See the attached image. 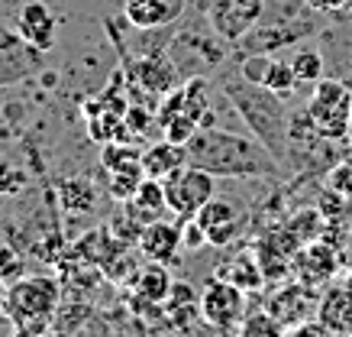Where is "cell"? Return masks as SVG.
Listing matches in <instances>:
<instances>
[{
    "label": "cell",
    "mask_w": 352,
    "mask_h": 337,
    "mask_svg": "<svg viewBox=\"0 0 352 337\" xmlns=\"http://www.w3.org/2000/svg\"><path fill=\"white\" fill-rule=\"evenodd\" d=\"M62 308V285L49 276H23L13 279L3 295V312L23 334H43L52 327V318Z\"/></svg>",
    "instance_id": "cell-4"
},
{
    "label": "cell",
    "mask_w": 352,
    "mask_h": 337,
    "mask_svg": "<svg viewBox=\"0 0 352 337\" xmlns=\"http://www.w3.org/2000/svg\"><path fill=\"white\" fill-rule=\"evenodd\" d=\"M268 312L285 325V331H291V327L298 325V321H304L307 315H314L317 312V302H314V289L304 283H285L278 285V292L272 295V302H268Z\"/></svg>",
    "instance_id": "cell-18"
},
{
    "label": "cell",
    "mask_w": 352,
    "mask_h": 337,
    "mask_svg": "<svg viewBox=\"0 0 352 337\" xmlns=\"http://www.w3.org/2000/svg\"><path fill=\"white\" fill-rule=\"evenodd\" d=\"M340 263H342V253L327 243V240H310L304 243L298 253H294V260H291V276L298 279V283L310 285V289H320L327 285L340 272Z\"/></svg>",
    "instance_id": "cell-10"
},
{
    "label": "cell",
    "mask_w": 352,
    "mask_h": 337,
    "mask_svg": "<svg viewBox=\"0 0 352 337\" xmlns=\"http://www.w3.org/2000/svg\"><path fill=\"white\" fill-rule=\"evenodd\" d=\"M342 10H349V13H352V0H346V7H342Z\"/></svg>",
    "instance_id": "cell-37"
},
{
    "label": "cell",
    "mask_w": 352,
    "mask_h": 337,
    "mask_svg": "<svg viewBox=\"0 0 352 337\" xmlns=\"http://www.w3.org/2000/svg\"><path fill=\"white\" fill-rule=\"evenodd\" d=\"M126 72L133 85H139L155 98H165L171 88H178V65L168 52H146L142 59L126 62Z\"/></svg>",
    "instance_id": "cell-14"
},
{
    "label": "cell",
    "mask_w": 352,
    "mask_h": 337,
    "mask_svg": "<svg viewBox=\"0 0 352 337\" xmlns=\"http://www.w3.org/2000/svg\"><path fill=\"white\" fill-rule=\"evenodd\" d=\"M314 318H320L323 327H327L330 334L352 337V292L346 285H330V289L317 298Z\"/></svg>",
    "instance_id": "cell-19"
},
{
    "label": "cell",
    "mask_w": 352,
    "mask_h": 337,
    "mask_svg": "<svg viewBox=\"0 0 352 337\" xmlns=\"http://www.w3.org/2000/svg\"><path fill=\"white\" fill-rule=\"evenodd\" d=\"M188 0H123V17L139 33H155L184 17Z\"/></svg>",
    "instance_id": "cell-15"
},
{
    "label": "cell",
    "mask_w": 352,
    "mask_h": 337,
    "mask_svg": "<svg viewBox=\"0 0 352 337\" xmlns=\"http://www.w3.org/2000/svg\"><path fill=\"white\" fill-rule=\"evenodd\" d=\"M58 201L68 214H91L97 207V188L85 178H65L58 182Z\"/></svg>",
    "instance_id": "cell-25"
},
{
    "label": "cell",
    "mask_w": 352,
    "mask_h": 337,
    "mask_svg": "<svg viewBox=\"0 0 352 337\" xmlns=\"http://www.w3.org/2000/svg\"><path fill=\"white\" fill-rule=\"evenodd\" d=\"M39 62H43L39 49L26 45L16 33L0 26V85H13V81L36 75Z\"/></svg>",
    "instance_id": "cell-16"
},
{
    "label": "cell",
    "mask_w": 352,
    "mask_h": 337,
    "mask_svg": "<svg viewBox=\"0 0 352 337\" xmlns=\"http://www.w3.org/2000/svg\"><path fill=\"white\" fill-rule=\"evenodd\" d=\"M182 165H188L184 143L162 140L142 152V172L149 175V178H165V175H171L175 169H182Z\"/></svg>",
    "instance_id": "cell-22"
},
{
    "label": "cell",
    "mask_w": 352,
    "mask_h": 337,
    "mask_svg": "<svg viewBox=\"0 0 352 337\" xmlns=\"http://www.w3.org/2000/svg\"><path fill=\"white\" fill-rule=\"evenodd\" d=\"M100 165H104L107 172H117V169H129V165H142V152L133 150L129 143L110 140V143H104V156H100Z\"/></svg>",
    "instance_id": "cell-28"
},
{
    "label": "cell",
    "mask_w": 352,
    "mask_h": 337,
    "mask_svg": "<svg viewBox=\"0 0 352 337\" xmlns=\"http://www.w3.org/2000/svg\"><path fill=\"white\" fill-rule=\"evenodd\" d=\"M201 318L217 331H239L245 318V292L230 279H207V289L201 292Z\"/></svg>",
    "instance_id": "cell-8"
},
{
    "label": "cell",
    "mask_w": 352,
    "mask_h": 337,
    "mask_svg": "<svg viewBox=\"0 0 352 337\" xmlns=\"http://www.w3.org/2000/svg\"><path fill=\"white\" fill-rule=\"evenodd\" d=\"M320 33V13L304 0H268L258 23L239 39V52H281Z\"/></svg>",
    "instance_id": "cell-3"
},
{
    "label": "cell",
    "mask_w": 352,
    "mask_h": 337,
    "mask_svg": "<svg viewBox=\"0 0 352 337\" xmlns=\"http://www.w3.org/2000/svg\"><path fill=\"white\" fill-rule=\"evenodd\" d=\"M194 221L204 227L207 234V243L210 247H230L239 234H245V224H249V214L243 207H236L233 201L226 198H210L207 205L194 214Z\"/></svg>",
    "instance_id": "cell-11"
},
{
    "label": "cell",
    "mask_w": 352,
    "mask_h": 337,
    "mask_svg": "<svg viewBox=\"0 0 352 337\" xmlns=\"http://www.w3.org/2000/svg\"><path fill=\"white\" fill-rule=\"evenodd\" d=\"M327 185L352 198V163H346V159H342V163L333 165L330 172H327Z\"/></svg>",
    "instance_id": "cell-31"
},
{
    "label": "cell",
    "mask_w": 352,
    "mask_h": 337,
    "mask_svg": "<svg viewBox=\"0 0 352 337\" xmlns=\"http://www.w3.org/2000/svg\"><path fill=\"white\" fill-rule=\"evenodd\" d=\"M291 68H294V78L298 85H317L320 78H327V55L317 49V45H294V52L288 55Z\"/></svg>",
    "instance_id": "cell-24"
},
{
    "label": "cell",
    "mask_w": 352,
    "mask_h": 337,
    "mask_svg": "<svg viewBox=\"0 0 352 337\" xmlns=\"http://www.w3.org/2000/svg\"><path fill=\"white\" fill-rule=\"evenodd\" d=\"M13 23H16V36L26 45L39 49V52H49L55 39H58V17H55V10L45 0H26L16 10Z\"/></svg>",
    "instance_id": "cell-13"
},
{
    "label": "cell",
    "mask_w": 352,
    "mask_h": 337,
    "mask_svg": "<svg viewBox=\"0 0 352 337\" xmlns=\"http://www.w3.org/2000/svg\"><path fill=\"white\" fill-rule=\"evenodd\" d=\"M307 7H314L317 13H336L346 7V0H304Z\"/></svg>",
    "instance_id": "cell-35"
},
{
    "label": "cell",
    "mask_w": 352,
    "mask_h": 337,
    "mask_svg": "<svg viewBox=\"0 0 352 337\" xmlns=\"http://www.w3.org/2000/svg\"><path fill=\"white\" fill-rule=\"evenodd\" d=\"M239 334L252 337V334H285V325L278 321L268 308H256V312H245L243 325H239Z\"/></svg>",
    "instance_id": "cell-30"
},
{
    "label": "cell",
    "mask_w": 352,
    "mask_h": 337,
    "mask_svg": "<svg viewBox=\"0 0 352 337\" xmlns=\"http://www.w3.org/2000/svg\"><path fill=\"white\" fill-rule=\"evenodd\" d=\"M314 127L333 143H342L352 133V88L342 78H320L304 108Z\"/></svg>",
    "instance_id": "cell-6"
},
{
    "label": "cell",
    "mask_w": 352,
    "mask_h": 337,
    "mask_svg": "<svg viewBox=\"0 0 352 337\" xmlns=\"http://www.w3.org/2000/svg\"><path fill=\"white\" fill-rule=\"evenodd\" d=\"M285 227H288L291 234L300 240V247H304V243H310V240H320L323 218H320L317 207H298V214H291V218L285 221Z\"/></svg>",
    "instance_id": "cell-26"
},
{
    "label": "cell",
    "mask_w": 352,
    "mask_h": 337,
    "mask_svg": "<svg viewBox=\"0 0 352 337\" xmlns=\"http://www.w3.org/2000/svg\"><path fill=\"white\" fill-rule=\"evenodd\" d=\"M342 285H346V289H349V292H352V269L346 272V279H342Z\"/></svg>",
    "instance_id": "cell-36"
},
{
    "label": "cell",
    "mask_w": 352,
    "mask_h": 337,
    "mask_svg": "<svg viewBox=\"0 0 352 337\" xmlns=\"http://www.w3.org/2000/svg\"><path fill=\"white\" fill-rule=\"evenodd\" d=\"M184 150L188 163L214 178H275L281 165L252 133H230L223 127H201Z\"/></svg>",
    "instance_id": "cell-1"
},
{
    "label": "cell",
    "mask_w": 352,
    "mask_h": 337,
    "mask_svg": "<svg viewBox=\"0 0 352 337\" xmlns=\"http://www.w3.org/2000/svg\"><path fill=\"white\" fill-rule=\"evenodd\" d=\"M142 178H146L142 165H129V169H117V172H110V185L107 188H110V195L123 205V201H129V198L136 195V188L142 185Z\"/></svg>",
    "instance_id": "cell-29"
},
{
    "label": "cell",
    "mask_w": 352,
    "mask_h": 337,
    "mask_svg": "<svg viewBox=\"0 0 352 337\" xmlns=\"http://www.w3.org/2000/svg\"><path fill=\"white\" fill-rule=\"evenodd\" d=\"M142 227H146V221L139 218L136 211L123 201V207H117V214H113V221H110V230H113V237L120 240V243H139V234H142Z\"/></svg>",
    "instance_id": "cell-27"
},
{
    "label": "cell",
    "mask_w": 352,
    "mask_h": 337,
    "mask_svg": "<svg viewBox=\"0 0 352 337\" xmlns=\"http://www.w3.org/2000/svg\"><path fill=\"white\" fill-rule=\"evenodd\" d=\"M214 276L230 279V283L239 285L243 292H262V289H265V272H262V266H258L256 250L252 253H236L230 263L217 266Z\"/></svg>",
    "instance_id": "cell-21"
},
{
    "label": "cell",
    "mask_w": 352,
    "mask_h": 337,
    "mask_svg": "<svg viewBox=\"0 0 352 337\" xmlns=\"http://www.w3.org/2000/svg\"><path fill=\"white\" fill-rule=\"evenodd\" d=\"M207 110H210L207 81L204 78H188L184 85L171 88L168 94H165V104L159 108L155 120H159L165 140L188 143L194 133L201 130V120Z\"/></svg>",
    "instance_id": "cell-5"
},
{
    "label": "cell",
    "mask_w": 352,
    "mask_h": 337,
    "mask_svg": "<svg viewBox=\"0 0 352 337\" xmlns=\"http://www.w3.org/2000/svg\"><path fill=\"white\" fill-rule=\"evenodd\" d=\"M223 94L233 101L236 114L245 120V130L252 133L278 163H285L288 159V120H291L285 98L262 85L245 81L243 75L230 78L223 85Z\"/></svg>",
    "instance_id": "cell-2"
},
{
    "label": "cell",
    "mask_w": 352,
    "mask_h": 337,
    "mask_svg": "<svg viewBox=\"0 0 352 337\" xmlns=\"http://www.w3.org/2000/svg\"><path fill=\"white\" fill-rule=\"evenodd\" d=\"M133 211H136L139 218L146 221H162V218H168L171 211H168V201H165V185H162V178H142V185L136 188V195L126 201Z\"/></svg>",
    "instance_id": "cell-23"
},
{
    "label": "cell",
    "mask_w": 352,
    "mask_h": 337,
    "mask_svg": "<svg viewBox=\"0 0 352 337\" xmlns=\"http://www.w3.org/2000/svg\"><path fill=\"white\" fill-rule=\"evenodd\" d=\"M268 0H207V23L223 43H239L258 23Z\"/></svg>",
    "instance_id": "cell-9"
},
{
    "label": "cell",
    "mask_w": 352,
    "mask_h": 337,
    "mask_svg": "<svg viewBox=\"0 0 352 337\" xmlns=\"http://www.w3.org/2000/svg\"><path fill=\"white\" fill-rule=\"evenodd\" d=\"M162 185H165V201H168L171 218H178V221L194 218L217 195V178L207 169H197L191 163L175 169L171 175H165Z\"/></svg>",
    "instance_id": "cell-7"
},
{
    "label": "cell",
    "mask_w": 352,
    "mask_h": 337,
    "mask_svg": "<svg viewBox=\"0 0 352 337\" xmlns=\"http://www.w3.org/2000/svg\"><path fill=\"white\" fill-rule=\"evenodd\" d=\"M20 188V172H13L7 163H0V195H10Z\"/></svg>",
    "instance_id": "cell-34"
},
{
    "label": "cell",
    "mask_w": 352,
    "mask_h": 337,
    "mask_svg": "<svg viewBox=\"0 0 352 337\" xmlns=\"http://www.w3.org/2000/svg\"><path fill=\"white\" fill-rule=\"evenodd\" d=\"M23 276V260L13 250H0V279H20Z\"/></svg>",
    "instance_id": "cell-33"
},
{
    "label": "cell",
    "mask_w": 352,
    "mask_h": 337,
    "mask_svg": "<svg viewBox=\"0 0 352 337\" xmlns=\"http://www.w3.org/2000/svg\"><path fill=\"white\" fill-rule=\"evenodd\" d=\"M171 272H168V263H155L149 260L146 266H139L129 279V289L136 298L142 302H152V305H165L171 295Z\"/></svg>",
    "instance_id": "cell-20"
},
{
    "label": "cell",
    "mask_w": 352,
    "mask_h": 337,
    "mask_svg": "<svg viewBox=\"0 0 352 337\" xmlns=\"http://www.w3.org/2000/svg\"><path fill=\"white\" fill-rule=\"evenodd\" d=\"M139 253L146 260H155V263H175L182 256L184 243H182V221L175 218H162V221H149L142 234H139Z\"/></svg>",
    "instance_id": "cell-17"
},
{
    "label": "cell",
    "mask_w": 352,
    "mask_h": 337,
    "mask_svg": "<svg viewBox=\"0 0 352 337\" xmlns=\"http://www.w3.org/2000/svg\"><path fill=\"white\" fill-rule=\"evenodd\" d=\"M182 243H184V250H201V247H207V234H204V227L194 218L182 221Z\"/></svg>",
    "instance_id": "cell-32"
},
{
    "label": "cell",
    "mask_w": 352,
    "mask_h": 337,
    "mask_svg": "<svg viewBox=\"0 0 352 337\" xmlns=\"http://www.w3.org/2000/svg\"><path fill=\"white\" fill-rule=\"evenodd\" d=\"M239 75L245 81H252V85H262L268 91H275L281 98H288L291 91L298 88V78H294V68H291L288 59H278V55H268V52L243 55Z\"/></svg>",
    "instance_id": "cell-12"
}]
</instances>
